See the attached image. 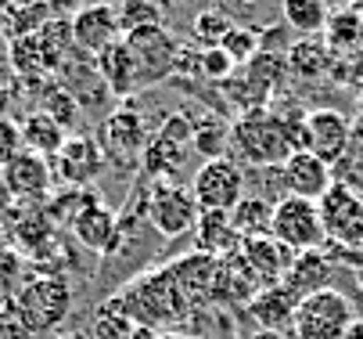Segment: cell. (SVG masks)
Listing matches in <instances>:
<instances>
[{"label":"cell","mask_w":363,"mask_h":339,"mask_svg":"<svg viewBox=\"0 0 363 339\" xmlns=\"http://www.w3.org/2000/svg\"><path fill=\"white\" fill-rule=\"evenodd\" d=\"M223 55L241 69V65H248L259 51H263V29L259 26H230V33L223 36Z\"/></svg>","instance_id":"31"},{"label":"cell","mask_w":363,"mask_h":339,"mask_svg":"<svg viewBox=\"0 0 363 339\" xmlns=\"http://www.w3.org/2000/svg\"><path fill=\"white\" fill-rule=\"evenodd\" d=\"M22 144H26V152H33V156H43V159H55L58 152H62V144H65V130L50 119L43 109L40 112H29L22 123Z\"/></svg>","instance_id":"24"},{"label":"cell","mask_w":363,"mask_h":339,"mask_svg":"<svg viewBox=\"0 0 363 339\" xmlns=\"http://www.w3.org/2000/svg\"><path fill=\"white\" fill-rule=\"evenodd\" d=\"M15 210V199H11V191L4 184V177H0V220H8V213Z\"/></svg>","instance_id":"42"},{"label":"cell","mask_w":363,"mask_h":339,"mask_svg":"<svg viewBox=\"0 0 363 339\" xmlns=\"http://www.w3.org/2000/svg\"><path fill=\"white\" fill-rule=\"evenodd\" d=\"M94 69L101 76V83L108 87V94H119V98H126V94H137L144 90L140 87V69H137V58L133 51L126 47V40L119 36L116 43H108L101 55H94Z\"/></svg>","instance_id":"19"},{"label":"cell","mask_w":363,"mask_h":339,"mask_svg":"<svg viewBox=\"0 0 363 339\" xmlns=\"http://www.w3.org/2000/svg\"><path fill=\"white\" fill-rule=\"evenodd\" d=\"M324 43L331 55H356L363 47V15L356 8H342L324 26Z\"/></svg>","instance_id":"25"},{"label":"cell","mask_w":363,"mask_h":339,"mask_svg":"<svg viewBox=\"0 0 363 339\" xmlns=\"http://www.w3.org/2000/svg\"><path fill=\"white\" fill-rule=\"evenodd\" d=\"M191 149V119L184 116H169V123L162 130H155L140 152V170L147 181H173V173H180L184 159Z\"/></svg>","instance_id":"9"},{"label":"cell","mask_w":363,"mask_h":339,"mask_svg":"<svg viewBox=\"0 0 363 339\" xmlns=\"http://www.w3.org/2000/svg\"><path fill=\"white\" fill-rule=\"evenodd\" d=\"M270 220H274V199H267V195H245L230 210V224L241 238L270 235Z\"/></svg>","instance_id":"28"},{"label":"cell","mask_w":363,"mask_h":339,"mask_svg":"<svg viewBox=\"0 0 363 339\" xmlns=\"http://www.w3.org/2000/svg\"><path fill=\"white\" fill-rule=\"evenodd\" d=\"M230 26H234V22H230L223 11L205 8V11H198V15L191 18V40L201 47V51H213V47L223 43V36L230 33Z\"/></svg>","instance_id":"32"},{"label":"cell","mask_w":363,"mask_h":339,"mask_svg":"<svg viewBox=\"0 0 363 339\" xmlns=\"http://www.w3.org/2000/svg\"><path fill=\"white\" fill-rule=\"evenodd\" d=\"M155 339H187V335H180V332H159Z\"/></svg>","instance_id":"45"},{"label":"cell","mask_w":363,"mask_h":339,"mask_svg":"<svg viewBox=\"0 0 363 339\" xmlns=\"http://www.w3.org/2000/svg\"><path fill=\"white\" fill-rule=\"evenodd\" d=\"M252 339H291V335H288V332H267V328H259Z\"/></svg>","instance_id":"43"},{"label":"cell","mask_w":363,"mask_h":339,"mask_svg":"<svg viewBox=\"0 0 363 339\" xmlns=\"http://www.w3.org/2000/svg\"><path fill=\"white\" fill-rule=\"evenodd\" d=\"M198 72H201L205 80L223 83V80H230V76L238 72V65L223 55V47H213V51H198Z\"/></svg>","instance_id":"37"},{"label":"cell","mask_w":363,"mask_h":339,"mask_svg":"<svg viewBox=\"0 0 363 339\" xmlns=\"http://www.w3.org/2000/svg\"><path fill=\"white\" fill-rule=\"evenodd\" d=\"M108 159L101 152V141L86 137V134H69L62 152L50 159L55 181H62L65 188H90L101 173H105Z\"/></svg>","instance_id":"12"},{"label":"cell","mask_w":363,"mask_h":339,"mask_svg":"<svg viewBox=\"0 0 363 339\" xmlns=\"http://www.w3.org/2000/svg\"><path fill=\"white\" fill-rule=\"evenodd\" d=\"M345 339H363V321H359V318L352 321V328H349V335H345Z\"/></svg>","instance_id":"44"},{"label":"cell","mask_w":363,"mask_h":339,"mask_svg":"<svg viewBox=\"0 0 363 339\" xmlns=\"http://www.w3.org/2000/svg\"><path fill=\"white\" fill-rule=\"evenodd\" d=\"M288 72L298 76V80H320L324 72H331L335 65V55L328 51V43L320 40H298L288 47Z\"/></svg>","instance_id":"26"},{"label":"cell","mask_w":363,"mask_h":339,"mask_svg":"<svg viewBox=\"0 0 363 339\" xmlns=\"http://www.w3.org/2000/svg\"><path fill=\"white\" fill-rule=\"evenodd\" d=\"M151 130L144 123V116L137 109H116L112 116H105L101 123V152H105L108 163H140V152L147 144Z\"/></svg>","instance_id":"13"},{"label":"cell","mask_w":363,"mask_h":339,"mask_svg":"<svg viewBox=\"0 0 363 339\" xmlns=\"http://www.w3.org/2000/svg\"><path fill=\"white\" fill-rule=\"evenodd\" d=\"M213 8H216V11H223V15L234 22V15H248V11L255 8V0H216Z\"/></svg>","instance_id":"40"},{"label":"cell","mask_w":363,"mask_h":339,"mask_svg":"<svg viewBox=\"0 0 363 339\" xmlns=\"http://www.w3.org/2000/svg\"><path fill=\"white\" fill-rule=\"evenodd\" d=\"M220 257H209V253H187V257H177L169 267L173 281L180 285V293L191 307L198 303H216V289H220Z\"/></svg>","instance_id":"17"},{"label":"cell","mask_w":363,"mask_h":339,"mask_svg":"<svg viewBox=\"0 0 363 339\" xmlns=\"http://www.w3.org/2000/svg\"><path fill=\"white\" fill-rule=\"evenodd\" d=\"M281 15H284V26L295 29L302 40H313L317 33H324L331 18L328 0H281Z\"/></svg>","instance_id":"27"},{"label":"cell","mask_w":363,"mask_h":339,"mask_svg":"<svg viewBox=\"0 0 363 339\" xmlns=\"http://www.w3.org/2000/svg\"><path fill=\"white\" fill-rule=\"evenodd\" d=\"M4 177L11 199L22 203V206H43L47 195L55 191V170H50V159L43 156H33V152H22L18 159H11L4 170Z\"/></svg>","instance_id":"16"},{"label":"cell","mask_w":363,"mask_h":339,"mask_svg":"<svg viewBox=\"0 0 363 339\" xmlns=\"http://www.w3.org/2000/svg\"><path fill=\"white\" fill-rule=\"evenodd\" d=\"M8 307L18 314L33 339L47 335L72 314V285L65 274H29V281L8 300Z\"/></svg>","instance_id":"3"},{"label":"cell","mask_w":363,"mask_h":339,"mask_svg":"<svg viewBox=\"0 0 363 339\" xmlns=\"http://www.w3.org/2000/svg\"><path fill=\"white\" fill-rule=\"evenodd\" d=\"M194 235H198V253H209L220 260H227L241 249V235L234 231L230 213H201Z\"/></svg>","instance_id":"23"},{"label":"cell","mask_w":363,"mask_h":339,"mask_svg":"<svg viewBox=\"0 0 363 339\" xmlns=\"http://www.w3.org/2000/svg\"><path fill=\"white\" fill-rule=\"evenodd\" d=\"M11 62L22 76H40L50 69L47 55H43V43L36 33H18V40L11 43Z\"/></svg>","instance_id":"33"},{"label":"cell","mask_w":363,"mask_h":339,"mask_svg":"<svg viewBox=\"0 0 363 339\" xmlns=\"http://www.w3.org/2000/svg\"><path fill=\"white\" fill-rule=\"evenodd\" d=\"M270 235L288 246L291 253H309L320 249L328 235H324V220H320V203H306L295 195H281L274 203V220H270Z\"/></svg>","instance_id":"7"},{"label":"cell","mask_w":363,"mask_h":339,"mask_svg":"<svg viewBox=\"0 0 363 339\" xmlns=\"http://www.w3.org/2000/svg\"><path fill=\"white\" fill-rule=\"evenodd\" d=\"M29 281V260L15 249L0 253V296H4V303L18 293V289Z\"/></svg>","instance_id":"34"},{"label":"cell","mask_w":363,"mask_h":339,"mask_svg":"<svg viewBox=\"0 0 363 339\" xmlns=\"http://www.w3.org/2000/svg\"><path fill=\"white\" fill-rule=\"evenodd\" d=\"M284 285L298 300H306L309 293H320V289H331V260L320 249L309 253H295V264L284 274Z\"/></svg>","instance_id":"22"},{"label":"cell","mask_w":363,"mask_h":339,"mask_svg":"<svg viewBox=\"0 0 363 339\" xmlns=\"http://www.w3.org/2000/svg\"><path fill=\"white\" fill-rule=\"evenodd\" d=\"M55 339H83V335H76V332H62V335H55Z\"/></svg>","instance_id":"47"},{"label":"cell","mask_w":363,"mask_h":339,"mask_svg":"<svg viewBox=\"0 0 363 339\" xmlns=\"http://www.w3.org/2000/svg\"><path fill=\"white\" fill-rule=\"evenodd\" d=\"M302 123L306 112L295 116H284L277 109L241 112L230 127V149L241 163L255 170H277L291 152L302 149Z\"/></svg>","instance_id":"1"},{"label":"cell","mask_w":363,"mask_h":339,"mask_svg":"<svg viewBox=\"0 0 363 339\" xmlns=\"http://www.w3.org/2000/svg\"><path fill=\"white\" fill-rule=\"evenodd\" d=\"M72 238L79 242L83 249L97 253V257H116L123 246H126V238H123V227H119V213L108 210L101 199H94L72 224H69Z\"/></svg>","instance_id":"15"},{"label":"cell","mask_w":363,"mask_h":339,"mask_svg":"<svg viewBox=\"0 0 363 339\" xmlns=\"http://www.w3.org/2000/svg\"><path fill=\"white\" fill-rule=\"evenodd\" d=\"M352 321H356V307L331 285V289H320V293H309L298 303L291 332L295 339H345Z\"/></svg>","instance_id":"4"},{"label":"cell","mask_w":363,"mask_h":339,"mask_svg":"<svg viewBox=\"0 0 363 339\" xmlns=\"http://www.w3.org/2000/svg\"><path fill=\"white\" fill-rule=\"evenodd\" d=\"M349 144H352V123L338 109L306 112V123H302V149L306 152H313L328 166H338L349 156Z\"/></svg>","instance_id":"11"},{"label":"cell","mask_w":363,"mask_h":339,"mask_svg":"<svg viewBox=\"0 0 363 339\" xmlns=\"http://www.w3.org/2000/svg\"><path fill=\"white\" fill-rule=\"evenodd\" d=\"M198 203L187 184L177 181H147V227L162 238L194 235L198 227Z\"/></svg>","instance_id":"5"},{"label":"cell","mask_w":363,"mask_h":339,"mask_svg":"<svg viewBox=\"0 0 363 339\" xmlns=\"http://www.w3.org/2000/svg\"><path fill=\"white\" fill-rule=\"evenodd\" d=\"M126 47L137 58L140 69V87H151L159 80H169L177 72V58H180V43L166 33V26H147V29H133L123 33Z\"/></svg>","instance_id":"10"},{"label":"cell","mask_w":363,"mask_h":339,"mask_svg":"<svg viewBox=\"0 0 363 339\" xmlns=\"http://www.w3.org/2000/svg\"><path fill=\"white\" fill-rule=\"evenodd\" d=\"M26 152L22 144V127L11 116H0V170H4L11 159H18Z\"/></svg>","instance_id":"38"},{"label":"cell","mask_w":363,"mask_h":339,"mask_svg":"<svg viewBox=\"0 0 363 339\" xmlns=\"http://www.w3.org/2000/svg\"><path fill=\"white\" fill-rule=\"evenodd\" d=\"M245 264L259 274V281L263 285H277L284 281L288 267L295 264V253L288 246H281V242L274 235H259V238H241V249Z\"/></svg>","instance_id":"20"},{"label":"cell","mask_w":363,"mask_h":339,"mask_svg":"<svg viewBox=\"0 0 363 339\" xmlns=\"http://www.w3.org/2000/svg\"><path fill=\"white\" fill-rule=\"evenodd\" d=\"M356 134H359V137H363V105H359V127H356V130H352V137H356Z\"/></svg>","instance_id":"46"},{"label":"cell","mask_w":363,"mask_h":339,"mask_svg":"<svg viewBox=\"0 0 363 339\" xmlns=\"http://www.w3.org/2000/svg\"><path fill=\"white\" fill-rule=\"evenodd\" d=\"M320 220L328 242L349 253H363V195L356 188L335 181L331 191L320 199Z\"/></svg>","instance_id":"8"},{"label":"cell","mask_w":363,"mask_h":339,"mask_svg":"<svg viewBox=\"0 0 363 339\" xmlns=\"http://www.w3.org/2000/svg\"><path fill=\"white\" fill-rule=\"evenodd\" d=\"M248 181L241 163L220 156V159H205L194 177H191V195L201 213H230L245 195H248Z\"/></svg>","instance_id":"6"},{"label":"cell","mask_w":363,"mask_h":339,"mask_svg":"<svg viewBox=\"0 0 363 339\" xmlns=\"http://www.w3.org/2000/svg\"><path fill=\"white\" fill-rule=\"evenodd\" d=\"M147 26H162V11L151 0H126L119 8V29L133 33V29H147Z\"/></svg>","instance_id":"35"},{"label":"cell","mask_w":363,"mask_h":339,"mask_svg":"<svg viewBox=\"0 0 363 339\" xmlns=\"http://www.w3.org/2000/svg\"><path fill=\"white\" fill-rule=\"evenodd\" d=\"M130 332H133V318H130L123 296L112 293L94 314V339H130Z\"/></svg>","instance_id":"30"},{"label":"cell","mask_w":363,"mask_h":339,"mask_svg":"<svg viewBox=\"0 0 363 339\" xmlns=\"http://www.w3.org/2000/svg\"><path fill=\"white\" fill-rule=\"evenodd\" d=\"M47 8L55 15H76L79 11V0H47Z\"/></svg>","instance_id":"41"},{"label":"cell","mask_w":363,"mask_h":339,"mask_svg":"<svg viewBox=\"0 0 363 339\" xmlns=\"http://www.w3.org/2000/svg\"><path fill=\"white\" fill-rule=\"evenodd\" d=\"M97 195L94 191H86V188H62V191H50L47 195V203H43V213H47V220L55 224V227H69L90 203H94Z\"/></svg>","instance_id":"29"},{"label":"cell","mask_w":363,"mask_h":339,"mask_svg":"<svg viewBox=\"0 0 363 339\" xmlns=\"http://www.w3.org/2000/svg\"><path fill=\"white\" fill-rule=\"evenodd\" d=\"M123 36L119 29V11L112 4H86L72 15V43L86 55H101L108 43H116Z\"/></svg>","instance_id":"18"},{"label":"cell","mask_w":363,"mask_h":339,"mask_svg":"<svg viewBox=\"0 0 363 339\" xmlns=\"http://www.w3.org/2000/svg\"><path fill=\"white\" fill-rule=\"evenodd\" d=\"M43 112L50 116V119H55L65 134H69V127L79 119V105H76V98H72V94L65 90V87H55V90H50L47 94V102H43Z\"/></svg>","instance_id":"36"},{"label":"cell","mask_w":363,"mask_h":339,"mask_svg":"<svg viewBox=\"0 0 363 339\" xmlns=\"http://www.w3.org/2000/svg\"><path fill=\"white\" fill-rule=\"evenodd\" d=\"M298 303L302 300L291 293V289L284 281H277V285H263V289H259V293L252 296V303H248V311L259 321V328H267V332H288L295 325Z\"/></svg>","instance_id":"21"},{"label":"cell","mask_w":363,"mask_h":339,"mask_svg":"<svg viewBox=\"0 0 363 339\" xmlns=\"http://www.w3.org/2000/svg\"><path fill=\"white\" fill-rule=\"evenodd\" d=\"M0 339H33L29 328L18 321V314L8 303H0Z\"/></svg>","instance_id":"39"},{"label":"cell","mask_w":363,"mask_h":339,"mask_svg":"<svg viewBox=\"0 0 363 339\" xmlns=\"http://www.w3.org/2000/svg\"><path fill=\"white\" fill-rule=\"evenodd\" d=\"M119 296H123L133 325H144L155 332H162V325H177L191 314V303L184 300L169 267H151V271L137 274L133 281H126L119 289Z\"/></svg>","instance_id":"2"},{"label":"cell","mask_w":363,"mask_h":339,"mask_svg":"<svg viewBox=\"0 0 363 339\" xmlns=\"http://www.w3.org/2000/svg\"><path fill=\"white\" fill-rule=\"evenodd\" d=\"M277 173H281L284 195H295V199H306V203H320L335 184V170L328 163H320L313 152H306V149L291 152L277 166Z\"/></svg>","instance_id":"14"}]
</instances>
